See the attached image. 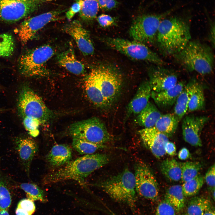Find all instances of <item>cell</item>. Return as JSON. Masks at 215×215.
I'll list each match as a JSON object with an SVG mask.
<instances>
[{
  "label": "cell",
  "instance_id": "obj_44",
  "mask_svg": "<svg viewBox=\"0 0 215 215\" xmlns=\"http://www.w3.org/2000/svg\"><path fill=\"white\" fill-rule=\"evenodd\" d=\"M80 9V5L79 2L76 1L74 3L66 13V16L67 19L70 20L78 13Z\"/></svg>",
  "mask_w": 215,
  "mask_h": 215
},
{
  "label": "cell",
  "instance_id": "obj_7",
  "mask_svg": "<svg viewBox=\"0 0 215 215\" xmlns=\"http://www.w3.org/2000/svg\"><path fill=\"white\" fill-rule=\"evenodd\" d=\"M69 131L73 138L97 144L103 145L112 139L104 123L96 117L73 124Z\"/></svg>",
  "mask_w": 215,
  "mask_h": 215
},
{
  "label": "cell",
  "instance_id": "obj_1",
  "mask_svg": "<svg viewBox=\"0 0 215 215\" xmlns=\"http://www.w3.org/2000/svg\"><path fill=\"white\" fill-rule=\"evenodd\" d=\"M109 160L105 154H86L69 162L49 174L44 178V182L49 184L73 180L82 183L90 174L108 164Z\"/></svg>",
  "mask_w": 215,
  "mask_h": 215
},
{
  "label": "cell",
  "instance_id": "obj_25",
  "mask_svg": "<svg viewBox=\"0 0 215 215\" xmlns=\"http://www.w3.org/2000/svg\"><path fill=\"white\" fill-rule=\"evenodd\" d=\"M162 114L154 104L149 102L145 107L138 114L137 123L145 128L154 127Z\"/></svg>",
  "mask_w": 215,
  "mask_h": 215
},
{
  "label": "cell",
  "instance_id": "obj_8",
  "mask_svg": "<svg viewBox=\"0 0 215 215\" xmlns=\"http://www.w3.org/2000/svg\"><path fill=\"white\" fill-rule=\"evenodd\" d=\"M172 10L158 14H144L136 17L129 30L130 36L133 40L143 44L154 42L156 41L161 21Z\"/></svg>",
  "mask_w": 215,
  "mask_h": 215
},
{
  "label": "cell",
  "instance_id": "obj_41",
  "mask_svg": "<svg viewBox=\"0 0 215 215\" xmlns=\"http://www.w3.org/2000/svg\"><path fill=\"white\" fill-rule=\"evenodd\" d=\"M17 207L26 211L31 215L35 210L36 207L33 201L29 199H24L19 202Z\"/></svg>",
  "mask_w": 215,
  "mask_h": 215
},
{
  "label": "cell",
  "instance_id": "obj_31",
  "mask_svg": "<svg viewBox=\"0 0 215 215\" xmlns=\"http://www.w3.org/2000/svg\"><path fill=\"white\" fill-rule=\"evenodd\" d=\"M190 96V87L185 85L177 97L174 104L173 113L180 121L188 111Z\"/></svg>",
  "mask_w": 215,
  "mask_h": 215
},
{
  "label": "cell",
  "instance_id": "obj_53",
  "mask_svg": "<svg viewBox=\"0 0 215 215\" xmlns=\"http://www.w3.org/2000/svg\"><path fill=\"white\" fill-rule=\"evenodd\" d=\"M2 110H1V109H0V111Z\"/></svg>",
  "mask_w": 215,
  "mask_h": 215
},
{
  "label": "cell",
  "instance_id": "obj_17",
  "mask_svg": "<svg viewBox=\"0 0 215 215\" xmlns=\"http://www.w3.org/2000/svg\"><path fill=\"white\" fill-rule=\"evenodd\" d=\"M64 30L74 39L79 50L85 56L92 55L94 48L88 32L77 20L66 24Z\"/></svg>",
  "mask_w": 215,
  "mask_h": 215
},
{
  "label": "cell",
  "instance_id": "obj_48",
  "mask_svg": "<svg viewBox=\"0 0 215 215\" xmlns=\"http://www.w3.org/2000/svg\"><path fill=\"white\" fill-rule=\"evenodd\" d=\"M15 213L16 215H31L26 211L17 207Z\"/></svg>",
  "mask_w": 215,
  "mask_h": 215
},
{
  "label": "cell",
  "instance_id": "obj_28",
  "mask_svg": "<svg viewBox=\"0 0 215 215\" xmlns=\"http://www.w3.org/2000/svg\"><path fill=\"white\" fill-rule=\"evenodd\" d=\"M162 174L169 180L178 182L181 179L182 171L180 163L174 159L163 160L160 165Z\"/></svg>",
  "mask_w": 215,
  "mask_h": 215
},
{
  "label": "cell",
  "instance_id": "obj_49",
  "mask_svg": "<svg viewBox=\"0 0 215 215\" xmlns=\"http://www.w3.org/2000/svg\"><path fill=\"white\" fill-rule=\"evenodd\" d=\"M203 215H215L214 208L210 209L205 211Z\"/></svg>",
  "mask_w": 215,
  "mask_h": 215
},
{
  "label": "cell",
  "instance_id": "obj_52",
  "mask_svg": "<svg viewBox=\"0 0 215 215\" xmlns=\"http://www.w3.org/2000/svg\"><path fill=\"white\" fill-rule=\"evenodd\" d=\"M183 215H189L187 213H186V214H183Z\"/></svg>",
  "mask_w": 215,
  "mask_h": 215
},
{
  "label": "cell",
  "instance_id": "obj_20",
  "mask_svg": "<svg viewBox=\"0 0 215 215\" xmlns=\"http://www.w3.org/2000/svg\"><path fill=\"white\" fill-rule=\"evenodd\" d=\"M151 92L148 81L141 83L127 107L125 119H127L132 115L138 114L145 107L149 102Z\"/></svg>",
  "mask_w": 215,
  "mask_h": 215
},
{
  "label": "cell",
  "instance_id": "obj_11",
  "mask_svg": "<svg viewBox=\"0 0 215 215\" xmlns=\"http://www.w3.org/2000/svg\"><path fill=\"white\" fill-rule=\"evenodd\" d=\"M63 11H51L27 19L17 29L18 38L22 45L33 39L37 33L49 23L58 19Z\"/></svg>",
  "mask_w": 215,
  "mask_h": 215
},
{
  "label": "cell",
  "instance_id": "obj_50",
  "mask_svg": "<svg viewBox=\"0 0 215 215\" xmlns=\"http://www.w3.org/2000/svg\"><path fill=\"white\" fill-rule=\"evenodd\" d=\"M0 215H9L7 209L0 210Z\"/></svg>",
  "mask_w": 215,
  "mask_h": 215
},
{
  "label": "cell",
  "instance_id": "obj_30",
  "mask_svg": "<svg viewBox=\"0 0 215 215\" xmlns=\"http://www.w3.org/2000/svg\"><path fill=\"white\" fill-rule=\"evenodd\" d=\"M80 5L79 16L85 22H90L96 17L99 6L98 0H76Z\"/></svg>",
  "mask_w": 215,
  "mask_h": 215
},
{
  "label": "cell",
  "instance_id": "obj_34",
  "mask_svg": "<svg viewBox=\"0 0 215 215\" xmlns=\"http://www.w3.org/2000/svg\"><path fill=\"white\" fill-rule=\"evenodd\" d=\"M204 179L200 174L194 178L183 182L182 186L183 194L185 197H191L197 194L202 187Z\"/></svg>",
  "mask_w": 215,
  "mask_h": 215
},
{
  "label": "cell",
  "instance_id": "obj_3",
  "mask_svg": "<svg viewBox=\"0 0 215 215\" xmlns=\"http://www.w3.org/2000/svg\"><path fill=\"white\" fill-rule=\"evenodd\" d=\"M174 55L178 62L189 71L203 75L209 74L213 71L214 58L212 50L199 41H190Z\"/></svg>",
  "mask_w": 215,
  "mask_h": 215
},
{
  "label": "cell",
  "instance_id": "obj_43",
  "mask_svg": "<svg viewBox=\"0 0 215 215\" xmlns=\"http://www.w3.org/2000/svg\"><path fill=\"white\" fill-rule=\"evenodd\" d=\"M99 7L106 10H110L116 7L118 5L116 0H98Z\"/></svg>",
  "mask_w": 215,
  "mask_h": 215
},
{
  "label": "cell",
  "instance_id": "obj_13",
  "mask_svg": "<svg viewBox=\"0 0 215 215\" xmlns=\"http://www.w3.org/2000/svg\"><path fill=\"white\" fill-rule=\"evenodd\" d=\"M136 192L144 198L155 200L158 197L157 181L150 169L143 163L136 164L134 174Z\"/></svg>",
  "mask_w": 215,
  "mask_h": 215
},
{
  "label": "cell",
  "instance_id": "obj_6",
  "mask_svg": "<svg viewBox=\"0 0 215 215\" xmlns=\"http://www.w3.org/2000/svg\"><path fill=\"white\" fill-rule=\"evenodd\" d=\"M17 107L22 118L36 119L41 123L48 121L53 116L51 111L46 106L42 99L27 85H24L20 89Z\"/></svg>",
  "mask_w": 215,
  "mask_h": 215
},
{
  "label": "cell",
  "instance_id": "obj_27",
  "mask_svg": "<svg viewBox=\"0 0 215 215\" xmlns=\"http://www.w3.org/2000/svg\"><path fill=\"white\" fill-rule=\"evenodd\" d=\"M185 196L182 186L173 185L169 187L166 192L164 200L169 203L175 211H182L185 205Z\"/></svg>",
  "mask_w": 215,
  "mask_h": 215
},
{
  "label": "cell",
  "instance_id": "obj_2",
  "mask_svg": "<svg viewBox=\"0 0 215 215\" xmlns=\"http://www.w3.org/2000/svg\"><path fill=\"white\" fill-rule=\"evenodd\" d=\"M190 27L185 19L179 17L164 18L160 24L156 41L165 55H175L182 50L191 39Z\"/></svg>",
  "mask_w": 215,
  "mask_h": 215
},
{
  "label": "cell",
  "instance_id": "obj_15",
  "mask_svg": "<svg viewBox=\"0 0 215 215\" xmlns=\"http://www.w3.org/2000/svg\"><path fill=\"white\" fill-rule=\"evenodd\" d=\"M149 76L151 91L155 92L169 89L178 82V76L175 72L159 65L151 68Z\"/></svg>",
  "mask_w": 215,
  "mask_h": 215
},
{
  "label": "cell",
  "instance_id": "obj_37",
  "mask_svg": "<svg viewBox=\"0 0 215 215\" xmlns=\"http://www.w3.org/2000/svg\"><path fill=\"white\" fill-rule=\"evenodd\" d=\"M20 187L25 193L28 199L33 201H44L43 191L36 185L32 183H24L20 184Z\"/></svg>",
  "mask_w": 215,
  "mask_h": 215
},
{
  "label": "cell",
  "instance_id": "obj_12",
  "mask_svg": "<svg viewBox=\"0 0 215 215\" xmlns=\"http://www.w3.org/2000/svg\"><path fill=\"white\" fill-rule=\"evenodd\" d=\"M99 68L100 87L108 108L113 104L119 95L122 77L117 70L112 67L102 66Z\"/></svg>",
  "mask_w": 215,
  "mask_h": 215
},
{
  "label": "cell",
  "instance_id": "obj_36",
  "mask_svg": "<svg viewBox=\"0 0 215 215\" xmlns=\"http://www.w3.org/2000/svg\"><path fill=\"white\" fill-rule=\"evenodd\" d=\"M15 46V41L11 34L8 33L0 34V57H8L11 56Z\"/></svg>",
  "mask_w": 215,
  "mask_h": 215
},
{
  "label": "cell",
  "instance_id": "obj_38",
  "mask_svg": "<svg viewBox=\"0 0 215 215\" xmlns=\"http://www.w3.org/2000/svg\"><path fill=\"white\" fill-rule=\"evenodd\" d=\"M23 119L24 126L29 134L33 137L38 136L39 133V128L41 124L40 121L36 119L29 117H24Z\"/></svg>",
  "mask_w": 215,
  "mask_h": 215
},
{
  "label": "cell",
  "instance_id": "obj_42",
  "mask_svg": "<svg viewBox=\"0 0 215 215\" xmlns=\"http://www.w3.org/2000/svg\"><path fill=\"white\" fill-rule=\"evenodd\" d=\"M215 165L214 164L208 169L205 176L206 182L211 189L215 188Z\"/></svg>",
  "mask_w": 215,
  "mask_h": 215
},
{
  "label": "cell",
  "instance_id": "obj_14",
  "mask_svg": "<svg viewBox=\"0 0 215 215\" xmlns=\"http://www.w3.org/2000/svg\"><path fill=\"white\" fill-rule=\"evenodd\" d=\"M209 119V117L204 116L191 115L185 117L182 124L185 141L192 146L201 147L202 145L201 134Z\"/></svg>",
  "mask_w": 215,
  "mask_h": 215
},
{
  "label": "cell",
  "instance_id": "obj_26",
  "mask_svg": "<svg viewBox=\"0 0 215 215\" xmlns=\"http://www.w3.org/2000/svg\"><path fill=\"white\" fill-rule=\"evenodd\" d=\"M179 121L173 113L162 114L154 127L168 137L176 132Z\"/></svg>",
  "mask_w": 215,
  "mask_h": 215
},
{
  "label": "cell",
  "instance_id": "obj_46",
  "mask_svg": "<svg viewBox=\"0 0 215 215\" xmlns=\"http://www.w3.org/2000/svg\"><path fill=\"white\" fill-rule=\"evenodd\" d=\"M190 156V153L188 149L186 148H182L179 152L178 157L182 160H185L188 159Z\"/></svg>",
  "mask_w": 215,
  "mask_h": 215
},
{
  "label": "cell",
  "instance_id": "obj_22",
  "mask_svg": "<svg viewBox=\"0 0 215 215\" xmlns=\"http://www.w3.org/2000/svg\"><path fill=\"white\" fill-rule=\"evenodd\" d=\"M72 156L71 149L69 146L65 144H57L52 148L46 159L51 166L58 167L69 162Z\"/></svg>",
  "mask_w": 215,
  "mask_h": 215
},
{
  "label": "cell",
  "instance_id": "obj_23",
  "mask_svg": "<svg viewBox=\"0 0 215 215\" xmlns=\"http://www.w3.org/2000/svg\"><path fill=\"white\" fill-rule=\"evenodd\" d=\"M188 84L190 96L188 111L193 112L203 110L205 106V100L202 86L194 79L191 80Z\"/></svg>",
  "mask_w": 215,
  "mask_h": 215
},
{
  "label": "cell",
  "instance_id": "obj_9",
  "mask_svg": "<svg viewBox=\"0 0 215 215\" xmlns=\"http://www.w3.org/2000/svg\"><path fill=\"white\" fill-rule=\"evenodd\" d=\"M103 41L110 47L132 59L146 61L159 65L164 64L157 54L143 43L110 37L106 38Z\"/></svg>",
  "mask_w": 215,
  "mask_h": 215
},
{
  "label": "cell",
  "instance_id": "obj_32",
  "mask_svg": "<svg viewBox=\"0 0 215 215\" xmlns=\"http://www.w3.org/2000/svg\"><path fill=\"white\" fill-rule=\"evenodd\" d=\"M72 145L80 153L86 155L93 154L99 150L110 148L104 144H95L76 138H73Z\"/></svg>",
  "mask_w": 215,
  "mask_h": 215
},
{
  "label": "cell",
  "instance_id": "obj_39",
  "mask_svg": "<svg viewBox=\"0 0 215 215\" xmlns=\"http://www.w3.org/2000/svg\"><path fill=\"white\" fill-rule=\"evenodd\" d=\"M175 212L173 208L164 200L158 205L156 215H176Z\"/></svg>",
  "mask_w": 215,
  "mask_h": 215
},
{
  "label": "cell",
  "instance_id": "obj_5",
  "mask_svg": "<svg viewBox=\"0 0 215 215\" xmlns=\"http://www.w3.org/2000/svg\"><path fill=\"white\" fill-rule=\"evenodd\" d=\"M54 53V49L49 45H43L27 51L19 59L18 66L20 73L27 77L48 75L49 72L46 64Z\"/></svg>",
  "mask_w": 215,
  "mask_h": 215
},
{
  "label": "cell",
  "instance_id": "obj_45",
  "mask_svg": "<svg viewBox=\"0 0 215 215\" xmlns=\"http://www.w3.org/2000/svg\"><path fill=\"white\" fill-rule=\"evenodd\" d=\"M164 148L165 153L170 156H174L176 154L175 145L172 142L169 141L167 142L165 145Z\"/></svg>",
  "mask_w": 215,
  "mask_h": 215
},
{
  "label": "cell",
  "instance_id": "obj_18",
  "mask_svg": "<svg viewBox=\"0 0 215 215\" xmlns=\"http://www.w3.org/2000/svg\"><path fill=\"white\" fill-rule=\"evenodd\" d=\"M99 73V67L93 69L85 79L84 87L91 102L96 106L103 109L108 107L100 89Z\"/></svg>",
  "mask_w": 215,
  "mask_h": 215
},
{
  "label": "cell",
  "instance_id": "obj_19",
  "mask_svg": "<svg viewBox=\"0 0 215 215\" xmlns=\"http://www.w3.org/2000/svg\"><path fill=\"white\" fill-rule=\"evenodd\" d=\"M15 144L19 159L25 171L29 174L31 163L38 151L37 144L31 138L26 136L17 138Z\"/></svg>",
  "mask_w": 215,
  "mask_h": 215
},
{
  "label": "cell",
  "instance_id": "obj_35",
  "mask_svg": "<svg viewBox=\"0 0 215 215\" xmlns=\"http://www.w3.org/2000/svg\"><path fill=\"white\" fill-rule=\"evenodd\" d=\"M182 171L181 180L183 182L189 180L197 176L202 168L200 162L188 161L180 163Z\"/></svg>",
  "mask_w": 215,
  "mask_h": 215
},
{
  "label": "cell",
  "instance_id": "obj_51",
  "mask_svg": "<svg viewBox=\"0 0 215 215\" xmlns=\"http://www.w3.org/2000/svg\"><path fill=\"white\" fill-rule=\"evenodd\" d=\"M212 196L214 200L215 199V188H212L211 189Z\"/></svg>",
  "mask_w": 215,
  "mask_h": 215
},
{
  "label": "cell",
  "instance_id": "obj_47",
  "mask_svg": "<svg viewBox=\"0 0 215 215\" xmlns=\"http://www.w3.org/2000/svg\"><path fill=\"white\" fill-rule=\"evenodd\" d=\"M210 31L209 35V39L212 46L214 48L215 46V25L213 22L210 23Z\"/></svg>",
  "mask_w": 215,
  "mask_h": 215
},
{
  "label": "cell",
  "instance_id": "obj_16",
  "mask_svg": "<svg viewBox=\"0 0 215 215\" xmlns=\"http://www.w3.org/2000/svg\"><path fill=\"white\" fill-rule=\"evenodd\" d=\"M139 133L145 146L156 158L160 159L166 153L165 146L168 137L158 130L154 127L140 130Z\"/></svg>",
  "mask_w": 215,
  "mask_h": 215
},
{
  "label": "cell",
  "instance_id": "obj_4",
  "mask_svg": "<svg viewBox=\"0 0 215 215\" xmlns=\"http://www.w3.org/2000/svg\"><path fill=\"white\" fill-rule=\"evenodd\" d=\"M99 185L105 192L116 201L132 205L136 200V191L134 175L128 168Z\"/></svg>",
  "mask_w": 215,
  "mask_h": 215
},
{
  "label": "cell",
  "instance_id": "obj_24",
  "mask_svg": "<svg viewBox=\"0 0 215 215\" xmlns=\"http://www.w3.org/2000/svg\"><path fill=\"white\" fill-rule=\"evenodd\" d=\"M57 59L61 66L73 74L79 75L84 72V65L77 59L71 48L60 53Z\"/></svg>",
  "mask_w": 215,
  "mask_h": 215
},
{
  "label": "cell",
  "instance_id": "obj_40",
  "mask_svg": "<svg viewBox=\"0 0 215 215\" xmlns=\"http://www.w3.org/2000/svg\"><path fill=\"white\" fill-rule=\"evenodd\" d=\"M97 20L99 25L104 28L107 27L114 25L116 21L115 18L105 14H102L99 15Z\"/></svg>",
  "mask_w": 215,
  "mask_h": 215
},
{
  "label": "cell",
  "instance_id": "obj_21",
  "mask_svg": "<svg viewBox=\"0 0 215 215\" xmlns=\"http://www.w3.org/2000/svg\"><path fill=\"white\" fill-rule=\"evenodd\" d=\"M185 85L182 82H178L173 87L165 90L157 92L151 91V97L160 108H170L174 105Z\"/></svg>",
  "mask_w": 215,
  "mask_h": 215
},
{
  "label": "cell",
  "instance_id": "obj_10",
  "mask_svg": "<svg viewBox=\"0 0 215 215\" xmlns=\"http://www.w3.org/2000/svg\"><path fill=\"white\" fill-rule=\"evenodd\" d=\"M47 0H0V19L17 22L37 10Z\"/></svg>",
  "mask_w": 215,
  "mask_h": 215
},
{
  "label": "cell",
  "instance_id": "obj_33",
  "mask_svg": "<svg viewBox=\"0 0 215 215\" xmlns=\"http://www.w3.org/2000/svg\"><path fill=\"white\" fill-rule=\"evenodd\" d=\"M10 184L7 178L0 173V210L7 209L11 205Z\"/></svg>",
  "mask_w": 215,
  "mask_h": 215
},
{
  "label": "cell",
  "instance_id": "obj_29",
  "mask_svg": "<svg viewBox=\"0 0 215 215\" xmlns=\"http://www.w3.org/2000/svg\"><path fill=\"white\" fill-rule=\"evenodd\" d=\"M213 208L211 202L208 199L195 196L188 202L187 213L189 215H203L205 211Z\"/></svg>",
  "mask_w": 215,
  "mask_h": 215
}]
</instances>
